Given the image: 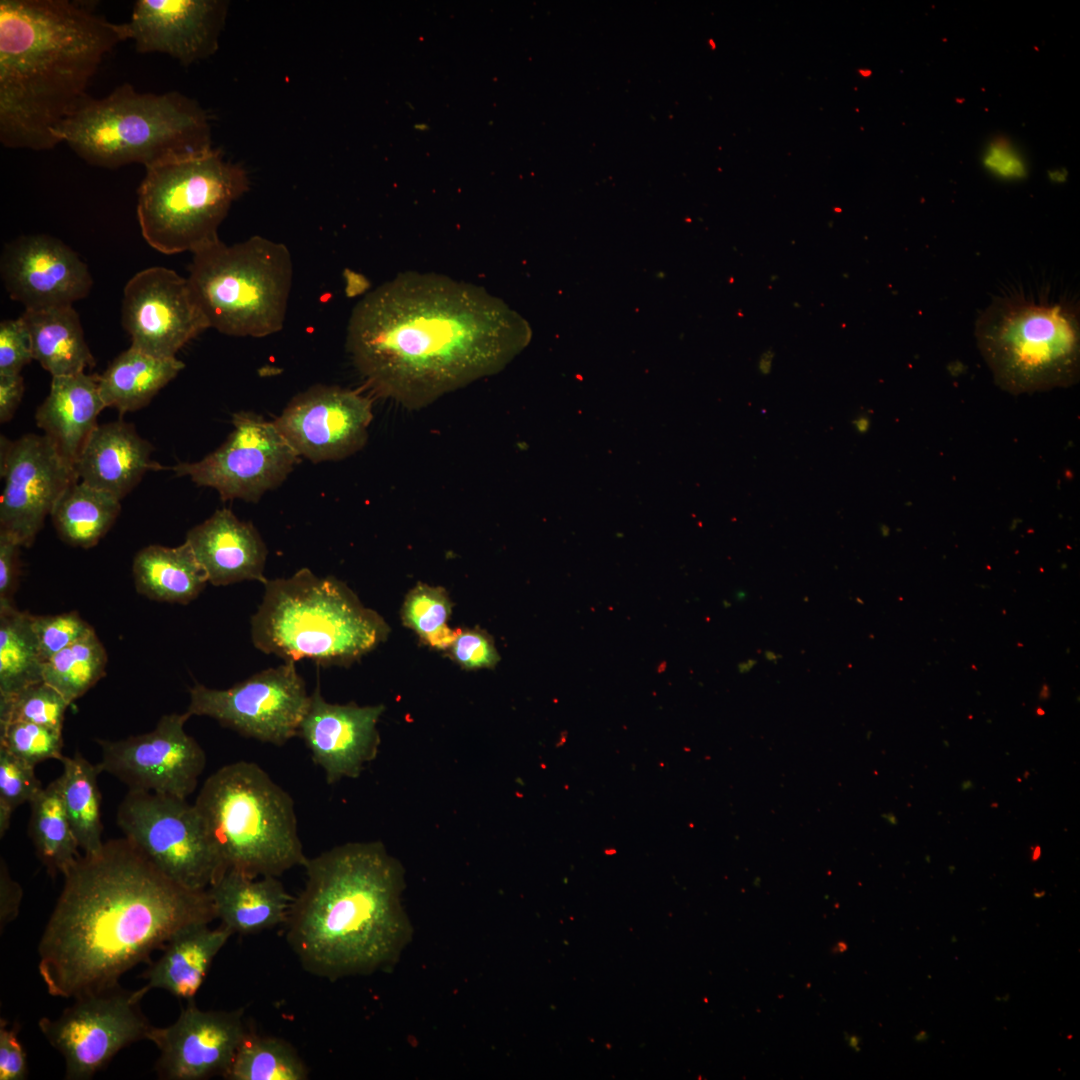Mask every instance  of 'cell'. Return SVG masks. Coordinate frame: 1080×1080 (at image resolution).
Returning <instances> with one entry per match:
<instances>
[{
    "label": "cell",
    "instance_id": "39",
    "mask_svg": "<svg viewBox=\"0 0 1080 1080\" xmlns=\"http://www.w3.org/2000/svg\"><path fill=\"white\" fill-rule=\"evenodd\" d=\"M0 748L33 767L49 759L61 761L62 730L21 721L0 724Z\"/></svg>",
    "mask_w": 1080,
    "mask_h": 1080
},
{
    "label": "cell",
    "instance_id": "4",
    "mask_svg": "<svg viewBox=\"0 0 1080 1080\" xmlns=\"http://www.w3.org/2000/svg\"><path fill=\"white\" fill-rule=\"evenodd\" d=\"M128 40L124 23L70 0L0 1V142L50 150L54 130L88 96L103 58Z\"/></svg>",
    "mask_w": 1080,
    "mask_h": 1080
},
{
    "label": "cell",
    "instance_id": "29",
    "mask_svg": "<svg viewBox=\"0 0 1080 1080\" xmlns=\"http://www.w3.org/2000/svg\"><path fill=\"white\" fill-rule=\"evenodd\" d=\"M132 573L138 593L159 602L188 604L209 583L186 541L176 547H144L134 557Z\"/></svg>",
    "mask_w": 1080,
    "mask_h": 1080
},
{
    "label": "cell",
    "instance_id": "14",
    "mask_svg": "<svg viewBox=\"0 0 1080 1080\" xmlns=\"http://www.w3.org/2000/svg\"><path fill=\"white\" fill-rule=\"evenodd\" d=\"M59 1017H42L38 1027L63 1057L65 1079L87 1080L123 1048L147 1039L152 1025L133 998L115 988L74 999Z\"/></svg>",
    "mask_w": 1080,
    "mask_h": 1080
},
{
    "label": "cell",
    "instance_id": "46",
    "mask_svg": "<svg viewBox=\"0 0 1080 1080\" xmlns=\"http://www.w3.org/2000/svg\"><path fill=\"white\" fill-rule=\"evenodd\" d=\"M20 548L14 539L0 533V609L14 607L13 595L19 575Z\"/></svg>",
    "mask_w": 1080,
    "mask_h": 1080
},
{
    "label": "cell",
    "instance_id": "8",
    "mask_svg": "<svg viewBox=\"0 0 1080 1080\" xmlns=\"http://www.w3.org/2000/svg\"><path fill=\"white\" fill-rule=\"evenodd\" d=\"M975 337L995 383L1013 395L1067 388L1079 380L1075 301L1020 293L998 298L978 318Z\"/></svg>",
    "mask_w": 1080,
    "mask_h": 1080
},
{
    "label": "cell",
    "instance_id": "5",
    "mask_svg": "<svg viewBox=\"0 0 1080 1080\" xmlns=\"http://www.w3.org/2000/svg\"><path fill=\"white\" fill-rule=\"evenodd\" d=\"M86 163L145 168L212 148L208 117L183 94L138 92L123 83L106 97L89 95L54 130Z\"/></svg>",
    "mask_w": 1080,
    "mask_h": 1080
},
{
    "label": "cell",
    "instance_id": "1",
    "mask_svg": "<svg viewBox=\"0 0 1080 1080\" xmlns=\"http://www.w3.org/2000/svg\"><path fill=\"white\" fill-rule=\"evenodd\" d=\"M529 339L526 321L483 287L409 271L357 303L346 346L374 394L420 409L500 372Z\"/></svg>",
    "mask_w": 1080,
    "mask_h": 1080
},
{
    "label": "cell",
    "instance_id": "36",
    "mask_svg": "<svg viewBox=\"0 0 1080 1080\" xmlns=\"http://www.w3.org/2000/svg\"><path fill=\"white\" fill-rule=\"evenodd\" d=\"M108 657L94 630L43 664V680L69 704L83 696L106 674Z\"/></svg>",
    "mask_w": 1080,
    "mask_h": 1080
},
{
    "label": "cell",
    "instance_id": "27",
    "mask_svg": "<svg viewBox=\"0 0 1080 1080\" xmlns=\"http://www.w3.org/2000/svg\"><path fill=\"white\" fill-rule=\"evenodd\" d=\"M232 934L222 924L216 928L199 924L181 931L144 971L141 977L146 984L133 991V998L140 1002L152 989H162L179 999L194 1000L214 958Z\"/></svg>",
    "mask_w": 1080,
    "mask_h": 1080
},
{
    "label": "cell",
    "instance_id": "50",
    "mask_svg": "<svg viewBox=\"0 0 1080 1080\" xmlns=\"http://www.w3.org/2000/svg\"><path fill=\"white\" fill-rule=\"evenodd\" d=\"M846 949H847V945H846V943H845V942H843V941H842V942H839V943H837V945H836V946H835V947L833 948V951H834L835 953H836V952H840V953H841V952H844V951H845Z\"/></svg>",
    "mask_w": 1080,
    "mask_h": 1080
},
{
    "label": "cell",
    "instance_id": "23",
    "mask_svg": "<svg viewBox=\"0 0 1080 1080\" xmlns=\"http://www.w3.org/2000/svg\"><path fill=\"white\" fill-rule=\"evenodd\" d=\"M185 541L214 586L268 580L264 577L268 551L262 537L230 509L216 510L190 529Z\"/></svg>",
    "mask_w": 1080,
    "mask_h": 1080
},
{
    "label": "cell",
    "instance_id": "2",
    "mask_svg": "<svg viewBox=\"0 0 1080 1080\" xmlns=\"http://www.w3.org/2000/svg\"><path fill=\"white\" fill-rule=\"evenodd\" d=\"M63 877L38 945L39 974L55 997L115 988L175 935L216 919L208 889L173 881L126 837L81 855Z\"/></svg>",
    "mask_w": 1080,
    "mask_h": 1080
},
{
    "label": "cell",
    "instance_id": "41",
    "mask_svg": "<svg viewBox=\"0 0 1080 1080\" xmlns=\"http://www.w3.org/2000/svg\"><path fill=\"white\" fill-rule=\"evenodd\" d=\"M32 629L43 664L94 630L76 611L57 615H32Z\"/></svg>",
    "mask_w": 1080,
    "mask_h": 1080
},
{
    "label": "cell",
    "instance_id": "45",
    "mask_svg": "<svg viewBox=\"0 0 1080 1080\" xmlns=\"http://www.w3.org/2000/svg\"><path fill=\"white\" fill-rule=\"evenodd\" d=\"M18 1029L0 1024V1080H24L28 1077L26 1052L18 1039Z\"/></svg>",
    "mask_w": 1080,
    "mask_h": 1080
},
{
    "label": "cell",
    "instance_id": "37",
    "mask_svg": "<svg viewBox=\"0 0 1080 1080\" xmlns=\"http://www.w3.org/2000/svg\"><path fill=\"white\" fill-rule=\"evenodd\" d=\"M451 603L445 590L419 584L406 596L401 615L403 623L430 646L450 648L460 630L447 625Z\"/></svg>",
    "mask_w": 1080,
    "mask_h": 1080
},
{
    "label": "cell",
    "instance_id": "42",
    "mask_svg": "<svg viewBox=\"0 0 1080 1080\" xmlns=\"http://www.w3.org/2000/svg\"><path fill=\"white\" fill-rule=\"evenodd\" d=\"M27 331L20 319L0 323V375L20 374L33 360Z\"/></svg>",
    "mask_w": 1080,
    "mask_h": 1080
},
{
    "label": "cell",
    "instance_id": "28",
    "mask_svg": "<svg viewBox=\"0 0 1080 1080\" xmlns=\"http://www.w3.org/2000/svg\"><path fill=\"white\" fill-rule=\"evenodd\" d=\"M20 319L29 336L33 358L52 377L84 372L95 364L73 306L25 310Z\"/></svg>",
    "mask_w": 1080,
    "mask_h": 1080
},
{
    "label": "cell",
    "instance_id": "31",
    "mask_svg": "<svg viewBox=\"0 0 1080 1080\" xmlns=\"http://www.w3.org/2000/svg\"><path fill=\"white\" fill-rule=\"evenodd\" d=\"M120 510L115 496L79 480L63 493L50 516L65 543L91 548L109 531Z\"/></svg>",
    "mask_w": 1080,
    "mask_h": 1080
},
{
    "label": "cell",
    "instance_id": "35",
    "mask_svg": "<svg viewBox=\"0 0 1080 1080\" xmlns=\"http://www.w3.org/2000/svg\"><path fill=\"white\" fill-rule=\"evenodd\" d=\"M226 1080H306L309 1069L292 1044L251 1029L242 1040Z\"/></svg>",
    "mask_w": 1080,
    "mask_h": 1080
},
{
    "label": "cell",
    "instance_id": "38",
    "mask_svg": "<svg viewBox=\"0 0 1080 1080\" xmlns=\"http://www.w3.org/2000/svg\"><path fill=\"white\" fill-rule=\"evenodd\" d=\"M69 705L55 688L42 680L0 699V724L21 721L62 730Z\"/></svg>",
    "mask_w": 1080,
    "mask_h": 1080
},
{
    "label": "cell",
    "instance_id": "10",
    "mask_svg": "<svg viewBox=\"0 0 1080 1080\" xmlns=\"http://www.w3.org/2000/svg\"><path fill=\"white\" fill-rule=\"evenodd\" d=\"M145 169L138 222L146 242L167 255L195 253L219 241L220 224L249 188L245 170L213 147Z\"/></svg>",
    "mask_w": 1080,
    "mask_h": 1080
},
{
    "label": "cell",
    "instance_id": "22",
    "mask_svg": "<svg viewBox=\"0 0 1080 1080\" xmlns=\"http://www.w3.org/2000/svg\"><path fill=\"white\" fill-rule=\"evenodd\" d=\"M228 4L221 0H137L125 22L139 53H163L187 66L215 53Z\"/></svg>",
    "mask_w": 1080,
    "mask_h": 1080
},
{
    "label": "cell",
    "instance_id": "19",
    "mask_svg": "<svg viewBox=\"0 0 1080 1080\" xmlns=\"http://www.w3.org/2000/svg\"><path fill=\"white\" fill-rule=\"evenodd\" d=\"M249 1030L242 1009L203 1010L191 1000L174 1023L152 1026L147 1040L159 1050L160 1079L205 1080L225 1075Z\"/></svg>",
    "mask_w": 1080,
    "mask_h": 1080
},
{
    "label": "cell",
    "instance_id": "17",
    "mask_svg": "<svg viewBox=\"0 0 1080 1080\" xmlns=\"http://www.w3.org/2000/svg\"><path fill=\"white\" fill-rule=\"evenodd\" d=\"M122 325L132 347L159 358H174L210 327L188 279L160 266L143 269L126 283Z\"/></svg>",
    "mask_w": 1080,
    "mask_h": 1080
},
{
    "label": "cell",
    "instance_id": "15",
    "mask_svg": "<svg viewBox=\"0 0 1080 1080\" xmlns=\"http://www.w3.org/2000/svg\"><path fill=\"white\" fill-rule=\"evenodd\" d=\"M0 533L30 547L63 493L79 481L75 467L46 435L1 437Z\"/></svg>",
    "mask_w": 1080,
    "mask_h": 1080
},
{
    "label": "cell",
    "instance_id": "13",
    "mask_svg": "<svg viewBox=\"0 0 1080 1080\" xmlns=\"http://www.w3.org/2000/svg\"><path fill=\"white\" fill-rule=\"evenodd\" d=\"M233 430L212 453L196 462L172 467L198 486L215 489L222 500L256 503L280 486L293 471L299 455L275 424L253 412L235 413Z\"/></svg>",
    "mask_w": 1080,
    "mask_h": 1080
},
{
    "label": "cell",
    "instance_id": "7",
    "mask_svg": "<svg viewBox=\"0 0 1080 1080\" xmlns=\"http://www.w3.org/2000/svg\"><path fill=\"white\" fill-rule=\"evenodd\" d=\"M193 804L226 870L279 877L306 864L294 801L255 762L219 768Z\"/></svg>",
    "mask_w": 1080,
    "mask_h": 1080
},
{
    "label": "cell",
    "instance_id": "3",
    "mask_svg": "<svg viewBox=\"0 0 1080 1080\" xmlns=\"http://www.w3.org/2000/svg\"><path fill=\"white\" fill-rule=\"evenodd\" d=\"M304 868L285 923L302 968L329 981L392 968L412 937L401 863L381 842H347Z\"/></svg>",
    "mask_w": 1080,
    "mask_h": 1080
},
{
    "label": "cell",
    "instance_id": "34",
    "mask_svg": "<svg viewBox=\"0 0 1080 1080\" xmlns=\"http://www.w3.org/2000/svg\"><path fill=\"white\" fill-rule=\"evenodd\" d=\"M43 662L32 629V614L0 609V699L43 680Z\"/></svg>",
    "mask_w": 1080,
    "mask_h": 1080
},
{
    "label": "cell",
    "instance_id": "33",
    "mask_svg": "<svg viewBox=\"0 0 1080 1080\" xmlns=\"http://www.w3.org/2000/svg\"><path fill=\"white\" fill-rule=\"evenodd\" d=\"M63 772L58 777L64 806L84 854H94L104 845L102 840L101 793L97 777L102 772L79 752L60 761Z\"/></svg>",
    "mask_w": 1080,
    "mask_h": 1080
},
{
    "label": "cell",
    "instance_id": "6",
    "mask_svg": "<svg viewBox=\"0 0 1080 1080\" xmlns=\"http://www.w3.org/2000/svg\"><path fill=\"white\" fill-rule=\"evenodd\" d=\"M251 638L258 650L286 662L310 659L324 667L346 665L374 649L389 627L333 576L302 568L267 580Z\"/></svg>",
    "mask_w": 1080,
    "mask_h": 1080
},
{
    "label": "cell",
    "instance_id": "20",
    "mask_svg": "<svg viewBox=\"0 0 1080 1080\" xmlns=\"http://www.w3.org/2000/svg\"><path fill=\"white\" fill-rule=\"evenodd\" d=\"M0 273L9 297L25 310L72 306L89 294L93 284L78 254L44 234L20 236L6 244Z\"/></svg>",
    "mask_w": 1080,
    "mask_h": 1080
},
{
    "label": "cell",
    "instance_id": "47",
    "mask_svg": "<svg viewBox=\"0 0 1080 1080\" xmlns=\"http://www.w3.org/2000/svg\"><path fill=\"white\" fill-rule=\"evenodd\" d=\"M21 899H22L21 887L16 881H14L11 878L3 859H1V867H0V924H1V929L3 928V926H6L8 923L13 921L17 917V915L19 913Z\"/></svg>",
    "mask_w": 1080,
    "mask_h": 1080
},
{
    "label": "cell",
    "instance_id": "24",
    "mask_svg": "<svg viewBox=\"0 0 1080 1080\" xmlns=\"http://www.w3.org/2000/svg\"><path fill=\"white\" fill-rule=\"evenodd\" d=\"M153 450L133 424L108 422L96 427L74 467L80 481L121 500L146 472L164 469L151 459Z\"/></svg>",
    "mask_w": 1080,
    "mask_h": 1080
},
{
    "label": "cell",
    "instance_id": "43",
    "mask_svg": "<svg viewBox=\"0 0 1080 1080\" xmlns=\"http://www.w3.org/2000/svg\"><path fill=\"white\" fill-rule=\"evenodd\" d=\"M451 648L454 660L466 669L491 668L499 660L493 641L475 630H460Z\"/></svg>",
    "mask_w": 1080,
    "mask_h": 1080
},
{
    "label": "cell",
    "instance_id": "16",
    "mask_svg": "<svg viewBox=\"0 0 1080 1080\" xmlns=\"http://www.w3.org/2000/svg\"><path fill=\"white\" fill-rule=\"evenodd\" d=\"M190 717L187 712L166 714L148 733L115 741L98 739L99 767L129 790L186 799L206 766L205 751L184 729Z\"/></svg>",
    "mask_w": 1080,
    "mask_h": 1080
},
{
    "label": "cell",
    "instance_id": "25",
    "mask_svg": "<svg viewBox=\"0 0 1080 1080\" xmlns=\"http://www.w3.org/2000/svg\"><path fill=\"white\" fill-rule=\"evenodd\" d=\"M99 390V375L85 372L52 377L50 391L37 408V426L73 466L105 408Z\"/></svg>",
    "mask_w": 1080,
    "mask_h": 1080
},
{
    "label": "cell",
    "instance_id": "26",
    "mask_svg": "<svg viewBox=\"0 0 1080 1080\" xmlns=\"http://www.w3.org/2000/svg\"><path fill=\"white\" fill-rule=\"evenodd\" d=\"M208 892L216 919L240 935L285 924L294 899L277 876L251 877L233 869L219 876Z\"/></svg>",
    "mask_w": 1080,
    "mask_h": 1080
},
{
    "label": "cell",
    "instance_id": "44",
    "mask_svg": "<svg viewBox=\"0 0 1080 1080\" xmlns=\"http://www.w3.org/2000/svg\"><path fill=\"white\" fill-rule=\"evenodd\" d=\"M982 163L990 173L1001 179L1018 180L1027 174V164L1019 149L1004 139H996L988 144Z\"/></svg>",
    "mask_w": 1080,
    "mask_h": 1080
},
{
    "label": "cell",
    "instance_id": "32",
    "mask_svg": "<svg viewBox=\"0 0 1080 1080\" xmlns=\"http://www.w3.org/2000/svg\"><path fill=\"white\" fill-rule=\"evenodd\" d=\"M29 836L36 855L51 876L64 875L81 856L58 778L30 803Z\"/></svg>",
    "mask_w": 1080,
    "mask_h": 1080
},
{
    "label": "cell",
    "instance_id": "21",
    "mask_svg": "<svg viewBox=\"0 0 1080 1080\" xmlns=\"http://www.w3.org/2000/svg\"><path fill=\"white\" fill-rule=\"evenodd\" d=\"M384 709L382 704L330 703L317 683L297 736L323 770L327 784L359 777L365 765L375 759L380 744L377 724Z\"/></svg>",
    "mask_w": 1080,
    "mask_h": 1080
},
{
    "label": "cell",
    "instance_id": "18",
    "mask_svg": "<svg viewBox=\"0 0 1080 1080\" xmlns=\"http://www.w3.org/2000/svg\"><path fill=\"white\" fill-rule=\"evenodd\" d=\"M372 402L359 391L318 384L297 394L273 421L299 457L338 461L368 440Z\"/></svg>",
    "mask_w": 1080,
    "mask_h": 1080
},
{
    "label": "cell",
    "instance_id": "9",
    "mask_svg": "<svg viewBox=\"0 0 1080 1080\" xmlns=\"http://www.w3.org/2000/svg\"><path fill=\"white\" fill-rule=\"evenodd\" d=\"M188 281L209 326L236 337H265L285 322L293 281L286 245L262 236L193 253Z\"/></svg>",
    "mask_w": 1080,
    "mask_h": 1080
},
{
    "label": "cell",
    "instance_id": "49",
    "mask_svg": "<svg viewBox=\"0 0 1080 1080\" xmlns=\"http://www.w3.org/2000/svg\"><path fill=\"white\" fill-rule=\"evenodd\" d=\"M853 424L855 425L856 429L859 432H865L867 430V428H868L869 422H868L867 419L859 418V419L855 420L853 422Z\"/></svg>",
    "mask_w": 1080,
    "mask_h": 1080
},
{
    "label": "cell",
    "instance_id": "48",
    "mask_svg": "<svg viewBox=\"0 0 1080 1080\" xmlns=\"http://www.w3.org/2000/svg\"><path fill=\"white\" fill-rule=\"evenodd\" d=\"M24 393L21 374L0 375V422H8L17 410Z\"/></svg>",
    "mask_w": 1080,
    "mask_h": 1080
},
{
    "label": "cell",
    "instance_id": "30",
    "mask_svg": "<svg viewBox=\"0 0 1080 1080\" xmlns=\"http://www.w3.org/2000/svg\"><path fill=\"white\" fill-rule=\"evenodd\" d=\"M183 368L176 357L159 358L130 346L99 376L102 400L120 413L141 409Z\"/></svg>",
    "mask_w": 1080,
    "mask_h": 1080
},
{
    "label": "cell",
    "instance_id": "11",
    "mask_svg": "<svg viewBox=\"0 0 1080 1080\" xmlns=\"http://www.w3.org/2000/svg\"><path fill=\"white\" fill-rule=\"evenodd\" d=\"M116 822L160 871L187 888L206 890L226 871L194 804L184 798L128 790Z\"/></svg>",
    "mask_w": 1080,
    "mask_h": 1080
},
{
    "label": "cell",
    "instance_id": "40",
    "mask_svg": "<svg viewBox=\"0 0 1080 1080\" xmlns=\"http://www.w3.org/2000/svg\"><path fill=\"white\" fill-rule=\"evenodd\" d=\"M44 789L36 777L35 767L0 748V836L10 826L13 812L30 803Z\"/></svg>",
    "mask_w": 1080,
    "mask_h": 1080
},
{
    "label": "cell",
    "instance_id": "12",
    "mask_svg": "<svg viewBox=\"0 0 1080 1080\" xmlns=\"http://www.w3.org/2000/svg\"><path fill=\"white\" fill-rule=\"evenodd\" d=\"M187 713L207 716L239 734L275 746L298 735L310 695L294 662L268 668L227 689L195 683Z\"/></svg>",
    "mask_w": 1080,
    "mask_h": 1080
}]
</instances>
